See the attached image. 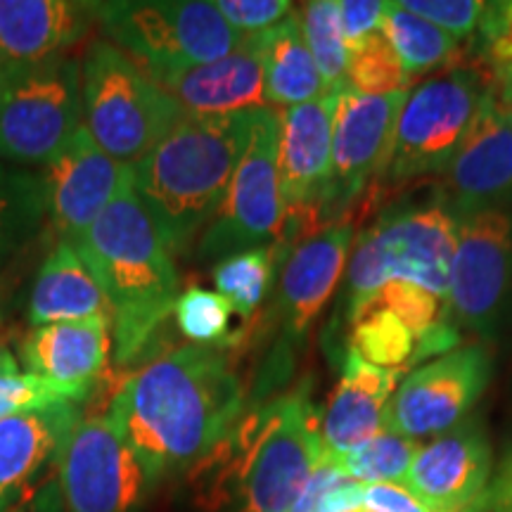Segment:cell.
<instances>
[{
	"label": "cell",
	"instance_id": "6da1fadb",
	"mask_svg": "<svg viewBox=\"0 0 512 512\" xmlns=\"http://www.w3.org/2000/svg\"><path fill=\"white\" fill-rule=\"evenodd\" d=\"M245 411V387L226 347L164 351L121 384L110 418L150 482L207 460Z\"/></svg>",
	"mask_w": 512,
	"mask_h": 512
},
{
	"label": "cell",
	"instance_id": "7a4b0ae2",
	"mask_svg": "<svg viewBox=\"0 0 512 512\" xmlns=\"http://www.w3.org/2000/svg\"><path fill=\"white\" fill-rule=\"evenodd\" d=\"M254 112L185 114L133 166L138 200L171 254L188 249L221 209L249 145Z\"/></svg>",
	"mask_w": 512,
	"mask_h": 512
},
{
	"label": "cell",
	"instance_id": "3957f363",
	"mask_svg": "<svg viewBox=\"0 0 512 512\" xmlns=\"http://www.w3.org/2000/svg\"><path fill=\"white\" fill-rule=\"evenodd\" d=\"M72 247L110 304L114 358L131 361L181 297L174 254L140 204L133 183Z\"/></svg>",
	"mask_w": 512,
	"mask_h": 512
},
{
	"label": "cell",
	"instance_id": "277c9868",
	"mask_svg": "<svg viewBox=\"0 0 512 512\" xmlns=\"http://www.w3.org/2000/svg\"><path fill=\"white\" fill-rule=\"evenodd\" d=\"M458 221L439 200L394 204L356 238L342 311L349 323L392 280L425 287L448 302Z\"/></svg>",
	"mask_w": 512,
	"mask_h": 512
},
{
	"label": "cell",
	"instance_id": "5b68a950",
	"mask_svg": "<svg viewBox=\"0 0 512 512\" xmlns=\"http://www.w3.org/2000/svg\"><path fill=\"white\" fill-rule=\"evenodd\" d=\"M81 98L86 131L126 166L150 155L188 114L110 41H93L83 55Z\"/></svg>",
	"mask_w": 512,
	"mask_h": 512
},
{
	"label": "cell",
	"instance_id": "8992f818",
	"mask_svg": "<svg viewBox=\"0 0 512 512\" xmlns=\"http://www.w3.org/2000/svg\"><path fill=\"white\" fill-rule=\"evenodd\" d=\"M235 430L240 448L235 512H292L323 463L320 420L309 394L297 392L268 403Z\"/></svg>",
	"mask_w": 512,
	"mask_h": 512
},
{
	"label": "cell",
	"instance_id": "52a82bcc",
	"mask_svg": "<svg viewBox=\"0 0 512 512\" xmlns=\"http://www.w3.org/2000/svg\"><path fill=\"white\" fill-rule=\"evenodd\" d=\"M95 19L112 46L145 72H178L233 53L245 41L207 0L95 3Z\"/></svg>",
	"mask_w": 512,
	"mask_h": 512
},
{
	"label": "cell",
	"instance_id": "ba28073f",
	"mask_svg": "<svg viewBox=\"0 0 512 512\" xmlns=\"http://www.w3.org/2000/svg\"><path fill=\"white\" fill-rule=\"evenodd\" d=\"M81 128L79 57L0 62V157L46 166Z\"/></svg>",
	"mask_w": 512,
	"mask_h": 512
},
{
	"label": "cell",
	"instance_id": "9c48e42d",
	"mask_svg": "<svg viewBox=\"0 0 512 512\" xmlns=\"http://www.w3.org/2000/svg\"><path fill=\"white\" fill-rule=\"evenodd\" d=\"M491 86L494 79L482 67H451L408 93L384 169L387 181L406 185L444 174Z\"/></svg>",
	"mask_w": 512,
	"mask_h": 512
},
{
	"label": "cell",
	"instance_id": "30bf717a",
	"mask_svg": "<svg viewBox=\"0 0 512 512\" xmlns=\"http://www.w3.org/2000/svg\"><path fill=\"white\" fill-rule=\"evenodd\" d=\"M280 112L264 107L254 112L252 136L242 155L221 209L204 228L197 256L228 259L247 249L283 240L285 204L278 174Z\"/></svg>",
	"mask_w": 512,
	"mask_h": 512
},
{
	"label": "cell",
	"instance_id": "8fae6325",
	"mask_svg": "<svg viewBox=\"0 0 512 512\" xmlns=\"http://www.w3.org/2000/svg\"><path fill=\"white\" fill-rule=\"evenodd\" d=\"M448 304L477 337L501 335L512 304V211L486 209L458 219Z\"/></svg>",
	"mask_w": 512,
	"mask_h": 512
},
{
	"label": "cell",
	"instance_id": "7c38bea8",
	"mask_svg": "<svg viewBox=\"0 0 512 512\" xmlns=\"http://www.w3.org/2000/svg\"><path fill=\"white\" fill-rule=\"evenodd\" d=\"M64 512H133L150 486L110 415L81 418L57 456Z\"/></svg>",
	"mask_w": 512,
	"mask_h": 512
},
{
	"label": "cell",
	"instance_id": "4fadbf2b",
	"mask_svg": "<svg viewBox=\"0 0 512 512\" xmlns=\"http://www.w3.org/2000/svg\"><path fill=\"white\" fill-rule=\"evenodd\" d=\"M494 373V358L486 344H467L413 370L396 389L384 413V430L408 439L444 434L482 399Z\"/></svg>",
	"mask_w": 512,
	"mask_h": 512
},
{
	"label": "cell",
	"instance_id": "5bb4252c",
	"mask_svg": "<svg viewBox=\"0 0 512 512\" xmlns=\"http://www.w3.org/2000/svg\"><path fill=\"white\" fill-rule=\"evenodd\" d=\"M406 95H363L347 86L339 91L332 121V176L325 211L347 209L373 178L384 174Z\"/></svg>",
	"mask_w": 512,
	"mask_h": 512
},
{
	"label": "cell",
	"instance_id": "9a60e30c",
	"mask_svg": "<svg viewBox=\"0 0 512 512\" xmlns=\"http://www.w3.org/2000/svg\"><path fill=\"white\" fill-rule=\"evenodd\" d=\"M41 183L46 219L60 242L76 245L119 192L133 183V166L107 155L83 126L46 164Z\"/></svg>",
	"mask_w": 512,
	"mask_h": 512
},
{
	"label": "cell",
	"instance_id": "2e32d148",
	"mask_svg": "<svg viewBox=\"0 0 512 512\" xmlns=\"http://www.w3.org/2000/svg\"><path fill=\"white\" fill-rule=\"evenodd\" d=\"M339 91L290 110H278V174L290 230H309L316 226L318 216H325V195L332 176V121Z\"/></svg>",
	"mask_w": 512,
	"mask_h": 512
},
{
	"label": "cell",
	"instance_id": "e0dca14e",
	"mask_svg": "<svg viewBox=\"0 0 512 512\" xmlns=\"http://www.w3.org/2000/svg\"><path fill=\"white\" fill-rule=\"evenodd\" d=\"M494 456L482 422H460L415 453L403 489L427 512H484Z\"/></svg>",
	"mask_w": 512,
	"mask_h": 512
},
{
	"label": "cell",
	"instance_id": "ac0fdd59",
	"mask_svg": "<svg viewBox=\"0 0 512 512\" xmlns=\"http://www.w3.org/2000/svg\"><path fill=\"white\" fill-rule=\"evenodd\" d=\"M439 202L453 219L512 204V126L498 112L494 86L444 171Z\"/></svg>",
	"mask_w": 512,
	"mask_h": 512
},
{
	"label": "cell",
	"instance_id": "d6986e66",
	"mask_svg": "<svg viewBox=\"0 0 512 512\" xmlns=\"http://www.w3.org/2000/svg\"><path fill=\"white\" fill-rule=\"evenodd\" d=\"M354 240V219L344 216L304 235V240L294 245L278 287V313L287 335L304 337L330 302L347 268Z\"/></svg>",
	"mask_w": 512,
	"mask_h": 512
},
{
	"label": "cell",
	"instance_id": "ffe728a7",
	"mask_svg": "<svg viewBox=\"0 0 512 512\" xmlns=\"http://www.w3.org/2000/svg\"><path fill=\"white\" fill-rule=\"evenodd\" d=\"M145 74L188 114H238L268 107L261 34L245 36L233 53L216 62Z\"/></svg>",
	"mask_w": 512,
	"mask_h": 512
},
{
	"label": "cell",
	"instance_id": "44dd1931",
	"mask_svg": "<svg viewBox=\"0 0 512 512\" xmlns=\"http://www.w3.org/2000/svg\"><path fill=\"white\" fill-rule=\"evenodd\" d=\"M401 373L382 370L344 351L342 380L332 392L328 408L320 418V444L323 460H337L384 432V413Z\"/></svg>",
	"mask_w": 512,
	"mask_h": 512
},
{
	"label": "cell",
	"instance_id": "7402d4cb",
	"mask_svg": "<svg viewBox=\"0 0 512 512\" xmlns=\"http://www.w3.org/2000/svg\"><path fill=\"white\" fill-rule=\"evenodd\" d=\"M81 418L79 403H57L0 420V512L34 491L36 477L57 463L64 439Z\"/></svg>",
	"mask_w": 512,
	"mask_h": 512
},
{
	"label": "cell",
	"instance_id": "603a6c76",
	"mask_svg": "<svg viewBox=\"0 0 512 512\" xmlns=\"http://www.w3.org/2000/svg\"><path fill=\"white\" fill-rule=\"evenodd\" d=\"M95 3L0 0V62H34L62 55L88 34Z\"/></svg>",
	"mask_w": 512,
	"mask_h": 512
},
{
	"label": "cell",
	"instance_id": "cb8c5ba5",
	"mask_svg": "<svg viewBox=\"0 0 512 512\" xmlns=\"http://www.w3.org/2000/svg\"><path fill=\"white\" fill-rule=\"evenodd\" d=\"M110 328L107 318L34 328L22 344L24 366L31 375L91 392L110 356Z\"/></svg>",
	"mask_w": 512,
	"mask_h": 512
},
{
	"label": "cell",
	"instance_id": "d4e9b609",
	"mask_svg": "<svg viewBox=\"0 0 512 512\" xmlns=\"http://www.w3.org/2000/svg\"><path fill=\"white\" fill-rule=\"evenodd\" d=\"M29 318L36 328L91 318H107L112 325L105 294L69 242H57L43 261L31 292Z\"/></svg>",
	"mask_w": 512,
	"mask_h": 512
},
{
	"label": "cell",
	"instance_id": "484cf974",
	"mask_svg": "<svg viewBox=\"0 0 512 512\" xmlns=\"http://www.w3.org/2000/svg\"><path fill=\"white\" fill-rule=\"evenodd\" d=\"M261 48H264L268 107L275 105L290 110V107L306 105L330 93L306 46L297 12L283 19L278 27L261 31Z\"/></svg>",
	"mask_w": 512,
	"mask_h": 512
},
{
	"label": "cell",
	"instance_id": "4316f807",
	"mask_svg": "<svg viewBox=\"0 0 512 512\" xmlns=\"http://www.w3.org/2000/svg\"><path fill=\"white\" fill-rule=\"evenodd\" d=\"M46 219L41 176L0 166V273L36 238Z\"/></svg>",
	"mask_w": 512,
	"mask_h": 512
},
{
	"label": "cell",
	"instance_id": "83f0119b",
	"mask_svg": "<svg viewBox=\"0 0 512 512\" xmlns=\"http://www.w3.org/2000/svg\"><path fill=\"white\" fill-rule=\"evenodd\" d=\"M380 31L399 55L408 81L441 69L444 64L453 62L458 53L456 38L413 12L403 10L399 3H389Z\"/></svg>",
	"mask_w": 512,
	"mask_h": 512
},
{
	"label": "cell",
	"instance_id": "f1b7e54d",
	"mask_svg": "<svg viewBox=\"0 0 512 512\" xmlns=\"http://www.w3.org/2000/svg\"><path fill=\"white\" fill-rule=\"evenodd\" d=\"M349 335V351L370 366L403 373L415 366V351L418 342L399 318L384 309H368L361 318H356Z\"/></svg>",
	"mask_w": 512,
	"mask_h": 512
},
{
	"label": "cell",
	"instance_id": "f546056e",
	"mask_svg": "<svg viewBox=\"0 0 512 512\" xmlns=\"http://www.w3.org/2000/svg\"><path fill=\"white\" fill-rule=\"evenodd\" d=\"M299 24H302L304 41L328 91H339L347 86L349 46L344 41L342 22H339V0L306 3L299 12Z\"/></svg>",
	"mask_w": 512,
	"mask_h": 512
},
{
	"label": "cell",
	"instance_id": "4dcf8cb0",
	"mask_svg": "<svg viewBox=\"0 0 512 512\" xmlns=\"http://www.w3.org/2000/svg\"><path fill=\"white\" fill-rule=\"evenodd\" d=\"M418 448L420 446L415 444V439H408L392 430H384L377 437L366 441L363 446L354 448L347 456L332 460V463L349 479H354V482L363 486L399 482L403 484Z\"/></svg>",
	"mask_w": 512,
	"mask_h": 512
},
{
	"label": "cell",
	"instance_id": "1f68e13d",
	"mask_svg": "<svg viewBox=\"0 0 512 512\" xmlns=\"http://www.w3.org/2000/svg\"><path fill=\"white\" fill-rule=\"evenodd\" d=\"M278 245L247 249L223 259L214 268L216 292L228 299L238 316L254 313L261 299L266 297L275 273Z\"/></svg>",
	"mask_w": 512,
	"mask_h": 512
},
{
	"label": "cell",
	"instance_id": "d6a6232c",
	"mask_svg": "<svg viewBox=\"0 0 512 512\" xmlns=\"http://www.w3.org/2000/svg\"><path fill=\"white\" fill-rule=\"evenodd\" d=\"M403 64L382 31H375L349 46L347 88L363 95L408 93Z\"/></svg>",
	"mask_w": 512,
	"mask_h": 512
},
{
	"label": "cell",
	"instance_id": "836d02e7",
	"mask_svg": "<svg viewBox=\"0 0 512 512\" xmlns=\"http://www.w3.org/2000/svg\"><path fill=\"white\" fill-rule=\"evenodd\" d=\"M233 306L223 294L204 287H190L181 292L174 306L178 328L192 344L204 347H226L230 337Z\"/></svg>",
	"mask_w": 512,
	"mask_h": 512
},
{
	"label": "cell",
	"instance_id": "e575fe53",
	"mask_svg": "<svg viewBox=\"0 0 512 512\" xmlns=\"http://www.w3.org/2000/svg\"><path fill=\"white\" fill-rule=\"evenodd\" d=\"M88 394L91 392L86 389L64 387V384L31 373L0 377V420L19 413L41 411L57 403H79Z\"/></svg>",
	"mask_w": 512,
	"mask_h": 512
},
{
	"label": "cell",
	"instance_id": "d590c367",
	"mask_svg": "<svg viewBox=\"0 0 512 512\" xmlns=\"http://www.w3.org/2000/svg\"><path fill=\"white\" fill-rule=\"evenodd\" d=\"M366 486L344 475L335 463L323 460L316 467L292 512H354L363 508Z\"/></svg>",
	"mask_w": 512,
	"mask_h": 512
},
{
	"label": "cell",
	"instance_id": "8d00e7d4",
	"mask_svg": "<svg viewBox=\"0 0 512 512\" xmlns=\"http://www.w3.org/2000/svg\"><path fill=\"white\" fill-rule=\"evenodd\" d=\"M477 31L486 72L496 86H512V0L484 3Z\"/></svg>",
	"mask_w": 512,
	"mask_h": 512
},
{
	"label": "cell",
	"instance_id": "74e56055",
	"mask_svg": "<svg viewBox=\"0 0 512 512\" xmlns=\"http://www.w3.org/2000/svg\"><path fill=\"white\" fill-rule=\"evenodd\" d=\"M399 5L453 38L475 34L484 12V3L479 0H406Z\"/></svg>",
	"mask_w": 512,
	"mask_h": 512
},
{
	"label": "cell",
	"instance_id": "f35d334b",
	"mask_svg": "<svg viewBox=\"0 0 512 512\" xmlns=\"http://www.w3.org/2000/svg\"><path fill=\"white\" fill-rule=\"evenodd\" d=\"M214 5L230 27L240 31L242 36L278 27L294 12V5L287 0H216Z\"/></svg>",
	"mask_w": 512,
	"mask_h": 512
},
{
	"label": "cell",
	"instance_id": "ab89813d",
	"mask_svg": "<svg viewBox=\"0 0 512 512\" xmlns=\"http://www.w3.org/2000/svg\"><path fill=\"white\" fill-rule=\"evenodd\" d=\"M387 10L389 3H380V0H342L339 3V22H342L347 46H354L361 38L380 31Z\"/></svg>",
	"mask_w": 512,
	"mask_h": 512
},
{
	"label": "cell",
	"instance_id": "60d3db41",
	"mask_svg": "<svg viewBox=\"0 0 512 512\" xmlns=\"http://www.w3.org/2000/svg\"><path fill=\"white\" fill-rule=\"evenodd\" d=\"M363 508L368 512H427L425 505L415 501L403 486L396 484L366 486Z\"/></svg>",
	"mask_w": 512,
	"mask_h": 512
},
{
	"label": "cell",
	"instance_id": "b9f144b4",
	"mask_svg": "<svg viewBox=\"0 0 512 512\" xmlns=\"http://www.w3.org/2000/svg\"><path fill=\"white\" fill-rule=\"evenodd\" d=\"M484 512H512V444L505 451L489 494L484 498Z\"/></svg>",
	"mask_w": 512,
	"mask_h": 512
},
{
	"label": "cell",
	"instance_id": "7bdbcfd3",
	"mask_svg": "<svg viewBox=\"0 0 512 512\" xmlns=\"http://www.w3.org/2000/svg\"><path fill=\"white\" fill-rule=\"evenodd\" d=\"M8 512H64L60 479H46L41 489L31 491L17 505H12Z\"/></svg>",
	"mask_w": 512,
	"mask_h": 512
},
{
	"label": "cell",
	"instance_id": "ee69618b",
	"mask_svg": "<svg viewBox=\"0 0 512 512\" xmlns=\"http://www.w3.org/2000/svg\"><path fill=\"white\" fill-rule=\"evenodd\" d=\"M494 100L498 112H501L505 121L512 126V86H496L494 83Z\"/></svg>",
	"mask_w": 512,
	"mask_h": 512
},
{
	"label": "cell",
	"instance_id": "f6af8a7d",
	"mask_svg": "<svg viewBox=\"0 0 512 512\" xmlns=\"http://www.w3.org/2000/svg\"><path fill=\"white\" fill-rule=\"evenodd\" d=\"M8 375H17V361L8 349L0 347V377H8Z\"/></svg>",
	"mask_w": 512,
	"mask_h": 512
},
{
	"label": "cell",
	"instance_id": "bcb514c9",
	"mask_svg": "<svg viewBox=\"0 0 512 512\" xmlns=\"http://www.w3.org/2000/svg\"><path fill=\"white\" fill-rule=\"evenodd\" d=\"M354 512H368L366 508H358V510H354Z\"/></svg>",
	"mask_w": 512,
	"mask_h": 512
}]
</instances>
